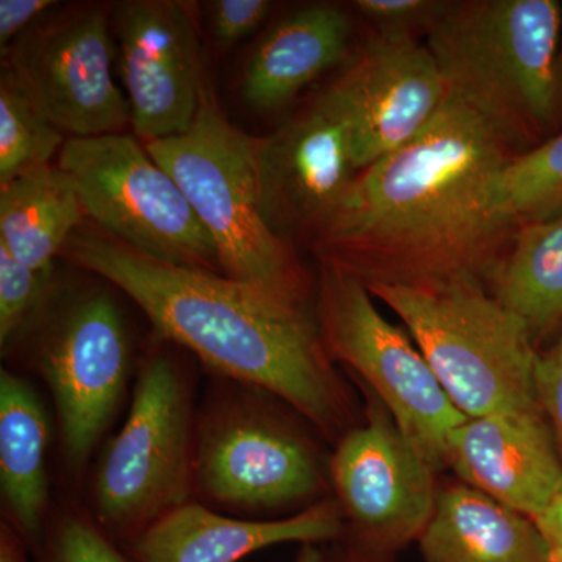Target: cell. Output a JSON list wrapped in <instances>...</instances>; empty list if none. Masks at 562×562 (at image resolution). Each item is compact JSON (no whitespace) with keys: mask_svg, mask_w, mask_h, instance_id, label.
Wrapping results in <instances>:
<instances>
[{"mask_svg":"<svg viewBox=\"0 0 562 562\" xmlns=\"http://www.w3.org/2000/svg\"><path fill=\"white\" fill-rule=\"evenodd\" d=\"M516 151L453 95L425 131L362 169L308 239L321 266L364 286L494 283L522 224L506 172Z\"/></svg>","mask_w":562,"mask_h":562,"instance_id":"6da1fadb","label":"cell"},{"mask_svg":"<svg viewBox=\"0 0 562 562\" xmlns=\"http://www.w3.org/2000/svg\"><path fill=\"white\" fill-rule=\"evenodd\" d=\"M60 257L120 288L158 335L213 371L276 395L324 435L346 428L350 398L310 303L155 260L98 227L77 228Z\"/></svg>","mask_w":562,"mask_h":562,"instance_id":"7a4b0ae2","label":"cell"},{"mask_svg":"<svg viewBox=\"0 0 562 562\" xmlns=\"http://www.w3.org/2000/svg\"><path fill=\"white\" fill-rule=\"evenodd\" d=\"M562 3L447 2L427 29L447 94L479 113L517 155L558 116Z\"/></svg>","mask_w":562,"mask_h":562,"instance_id":"3957f363","label":"cell"},{"mask_svg":"<svg viewBox=\"0 0 562 562\" xmlns=\"http://www.w3.org/2000/svg\"><path fill=\"white\" fill-rule=\"evenodd\" d=\"M366 288L401 317L465 417L542 413L536 391L535 338L527 324L486 286L458 281Z\"/></svg>","mask_w":562,"mask_h":562,"instance_id":"277c9868","label":"cell"},{"mask_svg":"<svg viewBox=\"0 0 562 562\" xmlns=\"http://www.w3.org/2000/svg\"><path fill=\"white\" fill-rule=\"evenodd\" d=\"M257 140L227 120L206 83L190 131L144 146L209 231L225 277L310 303V279L294 249L262 217Z\"/></svg>","mask_w":562,"mask_h":562,"instance_id":"5b68a950","label":"cell"},{"mask_svg":"<svg viewBox=\"0 0 562 562\" xmlns=\"http://www.w3.org/2000/svg\"><path fill=\"white\" fill-rule=\"evenodd\" d=\"M368 288L321 266L316 313L322 342L371 387L416 452L435 472L447 468V442L462 420L419 347L376 308Z\"/></svg>","mask_w":562,"mask_h":562,"instance_id":"8992f818","label":"cell"},{"mask_svg":"<svg viewBox=\"0 0 562 562\" xmlns=\"http://www.w3.org/2000/svg\"><path fill=\"white\" fill-rule=\"evenodd\" d=\"M194 431L183 373L171 358L155 355L140 369L127 419L95 473V513L106 530L133 541L190 502Z\"/></svg>","mask_w":562,"mask_h":562,"instance_id":"52a82bcc","label":"cell"},{"mask_svg":"<svg viewBox=\"0 0 562 562\" xmlns=\"http://www.w3.org/2000/svg\"><path fill=\"white\" fill-rule=\"evenodd\" d=\"M58 166L76 181L87 217L111 238L168 265L224 276L209 231L135 136L66 139Z\"/></svg>","mask_w":562,"mask_h":562,"instance_id":"ba28073f","label":"cell"},{"mask_svg":"<svg viewBox=\"0 0 562 562\" xmlns=\"http://www.w3.org/2000/svg\"><path fill=\"white\" fill-rule=\"evenodd\" d=\"M325 475L312 443L255 395L217 398L195 427L194 491L210 505L265 513L312 501Z\"/></svg>","mask_w":562,"mask_h":562,"instance_id":"9c48e42d","label":"cell"},{"mask_svg":"<svg viewBox=\"0 0 562 562\" xmlns=\"http://www.w3.org/2000/svg\"><path fill=\"white\" fill-rule=\"evenodd\" d=\"M328 472L357 553L382 557L419 541L438 501L435 471L376 398L368 422L339 439Z\"/></svg>","mask_w":562,"mask_h":562,"instance_id":"30bf717a","label":"cell"},{"mask_svg":"<svg viewBox=\"0 0 562 562\" xmlns=\"http://www.w3.org/2000/svg\"><path fill=\"white\" fill-rule=\"evenodd\" d=\"M7 55V68L63 135L98 138L131 125V105L111 72L113 47L101 11L36 25Z\"/></svg>","mask_w":562,"mask_h":562,"instance_id":"8fae6325","label":"cell"},{"mask_svg":"<svg viewBox=\"0 0 562 562\" xmlns=\"http://www.w3.org/2000/svg\"><path fill=\"white\" fill-rule=\"evenodd\" d=\"M321 95L349 124L362 171L425 131L442 109L447 88L427 44L376 32Z\"/></svg>","mask_w":562,"mask_h":562,"instance_id":"7c38bea8","label":"cell"},{"mask_svg":"<svg viewBox=\"0 0 562 562\" xmlns=\"http://www.w3.org/2000/svg\"><path fill=\"white\" fill-rule=\"evenodd\" d=\"M360 172L349 124L321 94L257 140L262 217L286 243L312 238Z\"/></svg>","mask_w":562,"mask_h":562,"instance_id":"4fadbf2b","label":"cell"},{"mask_svg":"<svg viewBox=\"0 0 562 562\" xmlns=\"http://www.w3.org/2000/svg\"><path fill=\"white\" fill-rule=\"evenodd\" d=\"M58 419L63 450L80 468L111 424L124 395L128 342L113 299L91 294L63 314L41 346Z\"/></svg>","mask_w":562,"mask_h":562,"instance_id":"5bb4252c","label":"cell"},{"mask_svg":"<svg viewBox=\"0 0 562 562\" xmlns=\"http://www.w3.org/2000/svg\"><path fill=\"white\" fill-rule=\"evenodd\" d=\"M114 24L133 132L143 143L183 135L206 87L187 3L131 0L117 5Z\"/></svg>","mask_w":562,"mask_h":562,"instance_id":"9a60e30c","label":"cell"},{"mask_svg":"<svg viewBox=\"0 0 562 562\" xmlns=\"http://www.w3.org/2000/svg\"><path fill=\"white\" fill-rule=\"evenodd\" d=\"M447 468L531 519L562 490V461L543 413L465 417L447 442Z\"/></svg>","mask_w":562,"mask_h":562,"instance_id":"2e32d148","label":"cell"},{"mask_svg":"<svg viewBox=\"0 0 562 562\" xmlns=\"http://www.w3.org/2000/svg\"><path fill=\"white\" fill-rule=\"evenodd\" d=\"M342 509L324 501L280 520H241L188 502L132 541L136 562H238L279 543L339 538Z\"/></svg>","mask_w":562,"mask_h":562,"instance_id":"e0dca14e","label":"cell"},{"mask_svg":"<svg viewBox=\"0 0 562 562\" xmlns=\"http://www.w3.org/2000/svg\"><path fill=\"white\" fill-rule=\"evenodd\" d=\"M351 22L327 3L305 7L277 22L244 66L241 95L251 109L276 111L344 60Z\"/></svg>","mask_w":562,"mask_h":562,"instance_id":"ac0fdd59","label":"cell"},{"mask_svg":"<svg viewBox=\"0 0 562 562\" xmlns=\"http://www.w3.org/2000/svg\"><path fill=\"white\" fill-rule=\"evenodd\" d=\"M417 542L424 562H549L531 517L464 483L439 491Z\"/></svg>","mask_w":562,"mask_h":562,"instance_id":"d6986e66","label":"cell"},{"mask_svg":"<svg viewBox=\"0 0 562 562\" xmlns=\"http://www.w3.org/2000/svg\"><path fill=\"white\" fill-rule=\"evenodd\" d=\"M85 217L72 177L60 166H44L0 190V246L22 265L49 276L54 258Z\"/></svg>","mask_w":562,"mask_h":562,"instance_id":"ffe728a7","label":"cell"},{"mask_svg":"<svg viewBox=\"0 0 562 562\" xmlns=\"http://www.w3.org/2000/svg\"><path fill=\"white\" fill-rule=\"evenodd\" d=\"M49 422L36 392L13 373H0V482L14 524L36 541L49 501L46 450Z\"/></svg>","mask_w":562,"mask_h":562,"instance_id":"44dd1931","label":"cell"},{"mask_svg":"<svg viewBox=\"0 0 562 562\" xmlns=\"http://www.w3.org/2000/svg\"><path fill=\"white\" fill-rule=\"evenodd\" d=\"M492 294L527 324L535 339L561 324L562 211L520 227Z\"/></svg>","mask_w":562,"mask_h":562,"instance_id":"7402d4cb","label":"cell"},{"mask_svg":"<svg viewBox=\"0 0 562 562\" xmlns=\"http://www.w3.org/2000/svg\"><path fill=\"white\" fill-rule=\"evenodd\" d=\"M65 135L41 111L10 68L0 76V187L49 166Z\"/></svg>","mask_w":562,"mask_h":562,"instance_id":"603a6c76","label":"cell"},{"mask_svg":"<svg viewBox=\"0 0 562 562\" xmlns=\"http://www.w3.org/2000/svg\"><path fill=\"white\" fill-rule=\"evenodd\" d=\"M506 187L520 224L558 216L562 211V132L517 155L506 172Z\"/></svg>","mask_w":562,"mask_h":562,"instance_id":"cb8c5ba5","label":"cell"},{"mask_svg":"<svg viewBox=\"0 0 562 562\" xmlns=\"http://www.w3.org/2000/svg\"><path fill=\"white\" fill-rule=\"evenodd\" d=\"M49 276L18 261L0 246V344L3 347L20 335L38 310Z\"/></svg>","mask_w":562,"mask_h":562,"instance_id":"d4e9b609","label":"cell"},{"mask_svg":"<svg viewBox=\"0 0 562 562\" xmlns=\"http://www.w3.org/2000/svg\"><path fill=\"white\" fill-rule=\"evenodd\" d=\"M44 562H128L103 535L101 528L77 514H68L55 525Z\"/></svg>","mask_w":562,"mask_h":562,"instance_id":"484cf974","label":"cell"},{"mask_svg":"<svg viewBox=\"0 0 562 562\" xmlns=\"http://www.w3.org/2000/svg\"><path fill=\"white\" fill-rule=\"evenodd\" d=\"M446 3L436 0H357L355 9L375 24L379 32L414 36L416 29L427 32Z\"/></svg>","mask_w":562,"mask_h":562,"instance_id":"4316f807","label":"cell"},{"mask_svg":"<svg viewBox=\"0 0 562 562\" xmlns=\"http://www.w3.org/2000/svg\"><path fill=\"white\" fill-rule=\"evenodd\" d=\"M272 9L268 0H216L210 3L211 29L214 38L224 44H235L246 38Z\"/></svg>","mask_w":562,"mask_h":562,"instance_id":"83f0119b","label":"cell"},{"mask_svg":"<svg viewBox=\"0 0 562 562\" xmlns=\"http://www.w3.org/2000/svg\"><path fill=\"white\" fill-rule=\"evenodd\" d=\"M536 391L562 461V333L536 366Z\"/></svg>","mask_w":562,"mask_h":562,"instance_id":"f1b7e54d","label":"cell"},{"mask_svg":"<svg viewBox=\"0 0 562 562\" xmlns=\"http://www.w3.org/2000/svg\"><path fill=\"white\" fill-rule=\"evenodd\" d=\"M54 0H0V46L9 50L11 41L20 40L33 29L46 11L54 9Z\"/></svg>","mask_w":562,"mask_h":562,"instance_id":"f546056e","label":"cell"},{"mask_svg":"<svg viewBox=\"0 0 562 562\" xmlns=\"http://www.w3.org/2000/svg\"><path fill=\"white\" fill-rule=\"evenodd\" d=\"M532 520L538 525L546 542L549 562H562V490Z\"/></svg>","mask_w":562,"mask_h":562,"instance_id":"4dcf8cb0","label":"cell"},{"mask_svg":"<svg viewBox=\"0 0 562 562\" xmlns=\"http://www.w3.org/2000/svg\"><path fill=\"white\" fill-rule=\"evenodd\" d=\"M0 562H27L16 536L5 527L2 528L0 536Z\"/></svg>","mask_w":562,"mask_h":562,"instance_id":"1f68e13d","label":"cell"},{"mask_svg":"<svg viewBox=\"0 0 562 562\" xmlns=\"http://www.w3.org/2000/svg\"><path fill=\"white\" fill-rule=\"evenodd\" d=\"M292 562H330L325 554L317 549L316 543H302L301 550Z\"/></svg>","mask_w":562,"mask_h":562,"instance_id":"d6a6232c","label":"cell"},{"mask_svg":"<svg viewBox=\"0 0 562 562\" xmlns=\"http://www.w3.org/2000/svg\"><path fill=\"white\" fill-rule=\"evenodd\" d=\"M558 113H562V31H561V43L560 54H558Z\"/></svg>","mask_w":562,"mask_h":562,"instance_id":"836d02e7","label":"cell"}]
</instances>
